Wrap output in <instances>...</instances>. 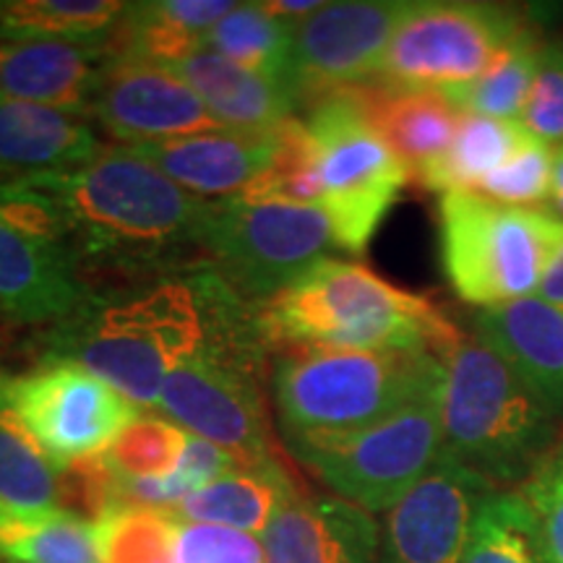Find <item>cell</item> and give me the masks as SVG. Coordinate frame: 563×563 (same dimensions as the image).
<instances>
[{
  "label": "cell",
  "instance_id": "cell-1",
  "mask_svg": "<svg viewBox=\"0 0 563 563\" xmlns=\"http://www.w3.org/2000/svg\"><path fill=\"white\" fill-rule=\"evenodd\" d=\"M243 298L211 266L154 274L118 292H95L58 323L55 361L81 365L133 405H159L165 378L224 334L251 327Z\"/></svg>",
  "mask_w": 563,
  "mask_h": 563
},
{
  "label": "cell",
  "instance_id": "cell-2",
  "mask_svg": "<svg viewBox=\"0 0 563 563\" xmlns=\"http://www.w3.org/2000/svg\"><path fill=\"white\" fill-rule=\"evenodd\" d=\"M66 211L70 253L84 272L167 274L201 251L209 201L183 191L129 146L79 170L30 178Z\"/></svg>",
  "mask_w": 563,
  "mask_h": 563
},
{
  "label": "cell",
  "instance_id": "cell-3",
  "mask_svg": "<svg viewBox=\"0 0 563 563\" xmlns=\"http://www.w3.org/2000/svg\"><path fill=\"white\" fill-rule=\"evenodd\" d=\"M266 347L446 352L462 332L431 300L357 262L323 258L256 313Z\"/></svg>",
  "mask_w": 563,
  "mask_h": 563
},
{
  "label": "cell",
  "instance_id": "cell-4",
  "mask_svg": "<svg viewBox=\"0 0 563 563\" xmlns=\"http://www.w3.org/2000/svg\"><path fill=\"white\" fill-rule=\"evenodd\" d=\"M441 361V454L490 488H519L561 441L563 422L477 334L462 332Z\"/></svg>",
  "mask_w": 563,
  "mask_h": 563
},
{
  "label": "cell",
  "instance_id": "cell-5",
  "mask_svg": "<svg viewBox=\"0 0 563 563\" xmlns=\"http://www.w3.org/2000/svg\"><path fill=\"white\" fill-rule=\"evenodd\" d=\"M441 386L443 361L428 350H285L272 371L285 435L361 431Z\"/></svg>",
  "mask_w": 563,
  "mask_h": 563
},
{
  "label": "cell",
  "instance_id": "cell-6",
  "mask_svg": "<svg viewBox=\"0 0 563 563\" xmlns=\"http://www.w3.org/2000/svg\"><path fill=\"white\" fill-rule=\"evenodd\" d=\"M441 264L456 298L483 308L534 298L563 249V220L473 191L439 199Z\"/></svg>",
  "mask_w": 563,
  "mask_h": 563
},
{
  "label": "cell",
  "instance_id": "cell-7",
  "mask_svg": "<svg viewBox=\"0 0 563 563\" xmlns=\"http://www.w3.org/2000/svg\"><path fill=\"white\" fill-rule=\"evenodd\" d=\"M285 443L336 498L376 517L441 460V394L361 431L285 435Z\"/></svg>",
  "mask_w": 563,
  "mask_h": 563
},
{
  "label": "cell",
  "instance_id": "cell-8",
  "mask_svg": "<svg viewBox=\"0 0 563 563\" xmlns=\"http://www.w3.org/2000/svg\"><path fill=\"white\" fill-rule=\"evenodd\" d=\"M336 249L321 207L245 196L209 201L201 251L243 300L266 302Z\"/></svg>",
  "mask_w": 563,
  "mask_h": 563
},
{
  "label": "cell",
  "instance_id": "cell-9",
  "mask_svg": "<svg viewBox=\"0 0 563 563\" xmlns=\"http://www.w3.org/2000/svg\"><path fill=\"white\" fill-rule=\"evenodd\" d=\"M264 347L256 321L209 342L165 378L159 391L162 412L235 454L241 464L277 460L258 378Z\"/></svg>",
  "mask_w": 563,
  "mask_h": 563
},
{
  "label": "cell",
  "instance_id": "cell-10",
  "mask_svg": "<svg viewBox=\"0 0 563 563\" xmlns=\"http://www.w3.org/2000/svg\"><path fill=\"white\" fill-rule=\"evenodd\" d=\"M306 125L319 150L321 209L332 222L336 245L363 253L412 180L410 167L347 91L311 104Z\"/></svg>",
  "mask_w": 563,
  "mask_h": 563
},
{
  "label": "cell",
  "instance_id": "cell-11",
  "mask_svg": "<svg viewBox=\"0 0 563 563\" xmlns=\"http://www.w3.org/2000/svg\"><path fill=\"white\" fill-rule=\"evenodd\" d=\"M525 26L511 5L415 0L386 47L376 81L449 95L483 76Z\"/></svg>",
  "mask_w": 563,
  "mask_h": 563
},
{
  "label": "cell",
  "instance_id": "cell-12",
  "mask_svg": "<svg viewBox=\"0 0 563 563\" xmlns=\"http://www.w3.org/2000/svg\"><path fill=\"white\" fill-rule=\"evenodd\" d=\"M0 399L55 467L108 452L136 405L74 363H47L26 376L0 378Z\"/></svg>",
  "mask_w": 563,
  "mask_h": 563
},
{
  "label": "cell",
  "instance_id": "cell-13",
  "mask_svg": "<svg viewBox=\"0 0 563 563\" xmlns=\"http://www.w3.org/2000/svg\"><path fill=\"white\" fill-rule=\"evenodd\" d=\"M412 5L415 0H344L323 3L311 16L295 21V102L316 104L336 91L376 81L386 47Z\"/></svg>",
  "mask_w": 563,
  "mask_h": 563
},
{
  "label": "cell",
  "instance_id": "cell-14",
  "mask_svg": "<svg viewBox=\"0 0 563 563\" xmlns=\"http://www.w3.org/2000/svg\"><path fill=\"white\" fill-rule=\"evenodd\" d=\"M89 118L129 146L162 144L224 129L201 97L170 68L125 58L104 63Z\"/></svg>",
  "mask_w": 563,
  "mask_h": 563
},
{
  "label": "cell",
  "instance_id": "cell-15",
  "mask_svg": "<svg viewBox=\"0 0 563 563\" xmlns=\"http://www.w3.org/2000/svg\"><path fill=\"white\" fill-rule=\"evenodd\" d=\"M493 490L441 454L431 473L386 511L378 563H464L475 517Z\"/></svg>",
  "mask_w": 563,
  "mask_h": 563
},
{
  "label": "cell",
  "instance_id": "cell-16",
  "mask_svg": "<svg viewBox=\"0 0 563 563\" xmlns=\"http://www.w3.org/2000/svg\"><path fill=\"white\" fill-rule=\"evenodd\" d=\"M91 298L74 253L0 220V313L21 323H63Z\"/></svg>",
  "mask_w": 563,
  "mask_h": 563
},
{
  "label": "cell",
  "instance_id": "cell-17",
  "mask_svg": "<svg viewBox=\"0 0 563 563\" xmlns=\"http://www.w3.org/2000/svg\"><path fill=\"white\" fill-rule=\"evenodd\" d=\"M376 517L336 496L302 493L264 532L266 563H378Z\"/></svg>",
  "mask_w": 563,
  "mask_h": 563
},
{
  "label": "cell",
  "instance_id": "cell-18",
  "mask_svg": "<svg viewBox=\"0 0 563 563\" xmlns=\"http://www.w3.org/2000/svg\"><path fill=\"white\" fill-rule=\"evenodd\" d=\"M152 162L183 191L203 201H222L241 196L258 173L269 165L274 152L272 131H214L199 136L162 141V144L129 146Z\"/></svg>",
  "mask_w": 563,
  "mask_h": 563
},
{
  "label": "cell",
  "instance_id": "cell-19",
  "mask_svg": "<svg viewBox=\"0 0 563 563\" xmlns=\"http://www.w3.org/2000/svg\"><path fill=\"white\" fill-rule=\"evenodd\" d=\"M102 152L91 118L0 95V183L79 170Z\"/></svg>",
  "mask_w": 563,
  "mask_h": 563
},
{
  "label": "cell",
  "instance_id": "cell-20",
  "mask_svg": "<svg viewBox=\"0 0 563 563\" xmlns=\"http://www.w3.org/2000/svg\"><path fill=\"white\" fill-rule=\"evenodd\" d=\"M110 55L60 40H0V95L87 115Z\"/></svg>",
  "mask_w": 563,
  "mask_h": 563
},
{
  "label": "cell",
  "instance_id": "cell-21",
  "mask_svg": "<svg viewBox=\"0 0 563 563\" xmlns=\"http://www.w3.org/2000/svg\"><path fill=\"white\" fill-rule=\"evenodd\" d=\"M473 334L488 342L563 422V308L540 295L483 308L473 316Z\"/></svg>",
  "mask_w": 563,
  "mask_h": 563
},
{
  "label": "cell",
  "instance_id": "cell-22",
  "mask_svg": "<svg viewBox=\"0 0 563 563\" xmlns=\"http://www.w3.org/2000/svg\"><path fill=\"white\" fill-rule=\"evenodd\" d=\"M347 95L361 104L373 129L382 133L397 157L410 167L412 180L443 157L462 121V112L439 91L371 81L347 89Z\"/></svg>",
  "mask_w": 563,
  "mask_h": 563
},
{
  "label": "cell",
  "instance_id": "cell-23",
  "mask_svg": "<svg viewBox=\"0 0 563 563\" xmlns=\"http://www.w3.org/2000/svg\"><path fill=\"white\" fill-rule=\"evenodd\" d=\"M165 68L178 74L230 131H272L298 108L285 84L251 74L211 51H199Z\"/></svg>",
  "mask_w": 563,
  "mask_h": 563
},
{
  "label": "cell",
  "instance_id": "cell-24",
  "mask_svg": "<svg viewBox=\"0 0 563 563\" xmlns=\"http://www.w3.org/2000/svg\"><path fill=\"white\" fill-rule=\"evenodd\" d=\"M300 496L302 488L298 481L287 473L277 456L262 464H241L235 473L196 490L167 514L180 525H217L238 532L264 534L272 519Z\"/></svg>",
  "mask_w": 563,
  "mask_h": 563
},
{
  "label": "cell",
  "instance_id": "cell-25",
  "mask_svg": "<svg viewBox=\"0 0 563 563\" xmlns=\"http://www.w3.org/2000/svg\"><path fill=\"white\" fill-rule=\"evenodd\" d=\"M235 9L228 0H152L125 3L123 19L110 42V58L175 66L203 51L217 21Z\"/></svg>",
  "mask_w": 563,
  "mask_h": 563
},
{
  "label": "cell",
  "instance_id": "cell-26",
  "mask_svg": "<svg viewBox=\"0 0 563 563\" xmlns=\"http://www.w3.org/2000/svg\"><path fill=\"white\" fill-rule=\"evenodd\" d=\"M123 13L115 0H0V40H60L110 55Z\"/></svg>",
  "mask_w": 563,
  "mask_h": 563
},
{
  "label": "cell",
  "instance_id": "cell-27",
  "mask_svg": "<svg viewBox=\"0 0 563 563\" xmlns=\"http://www.w3.org/2000/svg\"><path fill=\"white\" fill-rule=\"evenodd\" d=\"M530 131L519 121H496V118L467 115L462 112L460 129L449 150L433 165L418 173V180L428 191H475L481 183L514 157Z\"/></svg>",
  "mask_w": 563,
  "mask_h": 563
},
{
  "label": "cell",
  "instance_id": "cell-28",
  "mask_svg": "<svg viewBox=\"0 0 563 563\" xmlns=\"http://www.w3.org/2000/svg\"><path fill=\"white\" fill-rule=\"evenodd\" d=\"M292 30L295 21L274 16L266 3H235L228 16L211 26L203 51L290 89Z\"/></svg>",
  "mask_w": 563,
  "mask_h": 563
},
{
  "label": "cell",
  "instance_id": "cell-29",
  "mask_svg": "<svg viewBox=\"0 0 563 563\" xmlns=\"http://www.w3.org/2000/svg\"><path fill=\"white\" fill-rule=\"evenodd\" d=\"M545 42L532 26H525L501 53L493 58L483 76H477L467 87L449 91V102L467 115L496 118V121H519L522 123L525 104L538 74L540 55Z\"/></svg>",
  "mask_w": 563,
  "mask_h": 563
},
{
  "label": "cell",
  "instance_id": "cell-30",
  "mask_svg": "<svg viewBox=\"0 0 563 563\" xmlns=\"http://www.w3.org/2000/svg\"><path fill=\"white\" fill-rule=\"evenodd\" d=\"M0 561L100 563V555L91 525L66 511H0Z\"/></svg>",
  "mask_w": 563,
  "mask_h": 563
},
{
  "label": "cell",
  "instance_id": "cell-31",
  "mask_svg": "<svg viewBox=\"0 0 563 563\" xmlns=\"http://www.w3.org/2000/svg\"><path fill=\"white\" fill-rule=\"evenodd\" d=\"M245 199L321 207L319 150L306 121L287 118L274 129V152L269 165L241 194Z\"/></svg>",
  "mask_w": 563,
  "mask_h": 563
},
{
  "label": "cell",
  "instance_id": "cell-32",
  "mask_svg": "<svg viewBox=\"0 0 563 563\" xmlns=\"http://www.w3.org/2000/svg\"><path fill=\"white\" fill-rule=\"evenodd\" d=\"M58 509V467L0 399V511Z\"/></svg>",
  "mask_w": 563,
  "mask_h": 563
},
{
  "label": "cell",
  "instance_id": "cell-33",
  "mask_svg": "<svg viewBox=\"0 0 563 563\" xmlns=\"http://www.w3.org/2000/svg\"><path fill=\"white\" fill-rule=\"evenodd\" d=\"M100 563H178L180 522L146 506H118L91 525Z\"/></svg>",
  "mask_w": 563,
  "mask_h": 563
},
{
  "label": "cell",
  "instance_id": "cell-34",
  "mask_svg": "<svg viewBox=\"0 0 563 563\" xmlns=\"http://www.w3.org/2000/svg\"><path fill=\"white\" fill-rule=\"evenodd\" d=\"M464 563H545L514 490H493L477 511Z\"/></svg>",
  "mask_w": 563,
  "mask_h": 563
},
{
  "label": "cell",
  "instance_id": "cell-35",
  "mask_svg": "<svg viewBox=\"0 0 563 563\" xmlns=\"http://www.w3.org/2000/svg\"><path fill=\"white\" fill-rule=\"evenodd\" d=\"M188 433L157 415H139L110 443L108 462L125 477H162L178 467Z\"/></svg>",
  "mask_w": 563,
  "mask_h": 563
},
{
  "label": "cell",
  "instance_id": "cell-36",
  "mask_svg": "<svg viewBox=\"0 0 563 563\" xmlns=\"http://www.w3.org/2000/svg\"><path fill=\"white\" fill-rule=\"evenodd\" d=\"M514 493L543 561L563 563V435Z\"/></svg>",
  "mask_w": 563,
  "mask_h": 563
},
{
  "label": "cell",
  "instance_id": "cell-37",
  "mask_svg": "<svg viewBox=\"0 0 563 563\" xmlns=\"http://www.w3.org/2000/svg\"><path fill=\"white\" fill-rule=\"evenodd\" d=\"M551 173L553 146L530 133L525 144L514 152V157L496 173H490L473 194L504 203V207L545 209L548 194H551Z\"/></svg>",
  "mask_w": 563,
  "mask_h": 563
},
{
  "label": "cell",
  "instance_id": "cell-38",
  "mask_svg": "<svg viewBox=\"0 0 563 563\" xmlns=\"http://www.w3.org/2000/svg\"><path fill=\"white\" fill-rule=\"evenodd\" d=\"M522 125L551 146L563 144V40L543 45L530 100L522 112Z\"/></svg>",
  "mask_w": 563,
  "mask_h": 563
},
{
  "label": "cell",
  "instance_id": "cell-39",
  "mask_svg": "<svg viewBox=\"0 0 563 563\" xmlns=\"http://www.w3.org/2000/svg\"><path fill=\"white\" fill-rule=\"evenodd\" d=\"M178 563H266L253 534L217 525H180Z\"/></svg>",
  "mask_w": 563,
  "mask_h": 563
},
{
  "label": "cell",
  "instance_id": "cell-40",
  "mask_svg": "<svg viewBox=\"0 0 563 563\" xmlns=\"http://www.w3.org/2000/svg\"><path fill=\"white\" fill-rule=\"evenodd\" d=\"M238 467H241V460H238L235 454L224 452L222 446L201 439V435L188 433L186 449H183V456L178 467H175V473H178L183 477V483L196 493L207 488V485L214 481H220V477L235 473Z\"/></svg>",
  "mask_w": 563,
  "mask_h": 563
},
{
  "label": "cell",
  "instance_id": "cell-41",
  "mask_svg": "<svg viewBox=\"0 0 563 563\" xmlns=\"http://www.w3.org/2000/svg\"><path fill=\"white\" fill-rule=\"evenodd\" d=\"M545 209L553 217L563 220V144L553 146V173H551V194H548Z\"/></svg>",
  "mask_w": 563,
  "mask_h": 563
},
{
  "label": "cell",
  "instance_id": "cell-42",
  "mask_svg": "<svg viewBox=\"0 0 563 563\" xmlns=\"http://www.w3.org/2000/svg\"><path fill=\"white\" fill-rule=\"evenodd\" d=\"M540 298H545L548 302H553V306L563 308V249L559 251V256H555L551 272H548L543 290H540Z\"/></svg>",
  "mask_w": 563,
  "mask_h": 563
}]
</instances>
